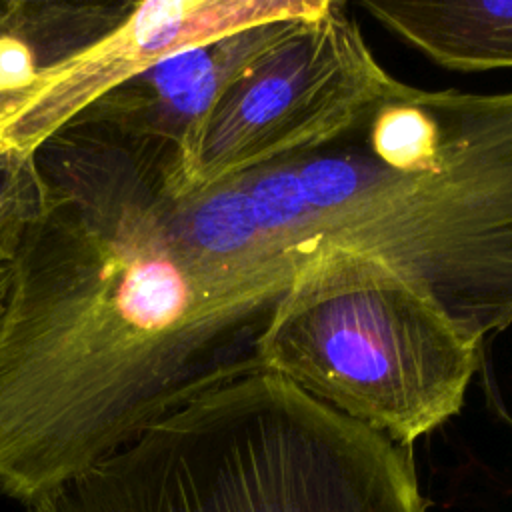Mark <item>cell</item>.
Segmentation results:
<instances>
[{
  "label": "cell",
  "instance_id": "6da1fadb",
  "mask_svg": "<svg viewBox=\"0 0 512 512\" xmlns=\"http://www.w3.org/2000/svg\"><path fill=\"white\" fill-rule=\"evenodd\" d=\"M40 210L0 314V494L26 510L228 378L258 304L184 242L174 154L76 120L36 152Z\"/></svg>",
  "mask_w": 512,
  "mask_h": 512
},
{
  "label": "cell",
  "instance_id": "7a4b0ae2",
  "mask_svg": "<svg viewBox=\"0 0 512 512\" xmlns=\"http://www.w3.org/2000/svg\"><path fill=\"white\" fill-rule=\"evenodd\" d=\"M234 280L276 300L338 244L384 258L472 340L512 326V90H428L392 76L332 138L208 186Z\"/></svg>",
  "mask_w": 512,
  "mask_h": 512
},
{
  "label": "cell",
  "instance_id": "3957f363",
  "mask_svg": "<svg viewBox=\"0 0 512 512\" xmlns=\"http://www.w3.org/2000/svg\"><path fill=\"white\" fill-rule=\"evenodd\" d=\"M26 512H428L410 448L254 368Z\"/></svg>",
  "mask_w": 512,
  "mask_h": 512
},
{
  "label": "cell",
  "instance_id": "277c9868",
  "mask_svg": "<svg viewBox=\"0 0 512 512\" xmlns=\"http://www.w3.org/2000/svg\"><path fill=\"white\" fill-rule=\"evenodd\" d=\"M480 344L380 256L326 244L270 306L254 362L336 412L410 448L456 416Z\"/></svg>",
  "mask_w": 512,
  "mask_h": 512
},
{
  "label": "cell",
  "instance_id": "5b68a950",
  "mask_svg": "<svg viewBox=\"0 0 512 512\" xmlns=\"http://www.w3.org/2000/svg\"><path fill=\"white\" fill-rule=\"evenodd\" d=\"M390 80L346 2L326 0L224 86L176 156L172 192L208 188L332 138Z\"/></svg>",
  "mask_w": 512,
  "mask_h": 512
},
{
  "label": "cell",
  "instance_id": "8992f818",
  "mask_svg": "<svg viewBox=\"0 0 512 512\" xmlns=\"http://www.w3.org/2000/svg\"><path fill=\"white\" fill-rule=\"evenodd\" d=\"M326 0H148L96 40L44 66L0 116V142L34 154L88 106L166 58L268 22L310 16Z\"/></svg>",
  "mask_w": 512,
  "mask_h": 512
},
{
  "label": "cell",
  "instance_id": "52a82bcc",
  "mask_svg": "<svg viewBox=\"0 0 512 512\" xmlns=\"http://www.w3.org/2000/svg\"><path fill=\"white\" fill-rule=\"evenodd\" d=\"M298 18L268 22L174 54L96 100L76 120L102 122L146 138L176 158L234 74Z\"/></svg>",
  "mask_w": 512,
  "mask_h": 512
},
{
  "label": "cell",
  "instance_id": "ba28073f",
  "mask_svg": "<svg viewBox=\"0 0 512 512\" xmlns=\"http://www.w3.org/2000/svg\"><path fill=\"white\" fill-rule=\"evenodd\" d=\"M358 6L446 70L512 68V0H358Z\"/></svg>",
  "mask_w": 512,
  "mask_h": 512
},
{
  "label": "cell",
  "instance_id": "9c48e42d",
  "mask_svg": "<svg viewBox=\"0 0 512 512\" xmlns=\"http://www.w3.org/2000/svg\"><path fill=\"white\" fill-rule=\"evenodd\" d=\"M42 182L34 154L0 142V268L10 266L38 216Z\"/></svg>",
  "mask_w": 512,
  "mask_h": 512
},
{
  "label": "cell",
  "instance_id": "30bf717a",
  "mask_svg": "<svg viewBox=\"0 0 512 512\" xmlns=\"http://www.w3.org/2000/svg\"><path fill=\"white\" fill-rule=\"evenodd\" d=\"M40 72L34 50L16 34L0 32V92L22 90Z\"/></svg>",
  "mask_w": 512,
  "mask_h": 512
},
{
  "label": "cell",
  "instance_id": "8fae6325",
  "mask_svg": "<svg viewBox=\"0 0 512 512\" xmlns=\"http://www.w3.org/2000/svg\"><path fill=\"white\" fill-rule=\"evenodd\" d=\"M8 288H10V266L0 268V314L8 296Z\"/></svg>",
  "mask_w": 512,
  "mask_h": 512
}]
</instances>
